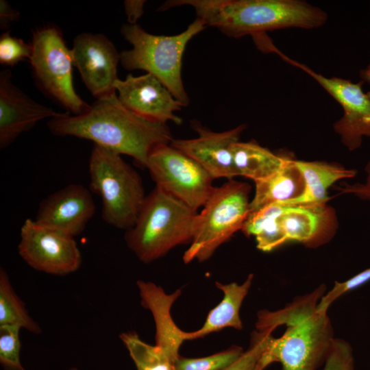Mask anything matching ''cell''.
<instances>
[{"label": "cell", "mask_w": 370, "mask_h": 370, "mask_svg": "<svg viewBox=\"0 0 370 370\" xmlns=\"http://www.w3.org/2000/svg\"><path fill=\"white\" fill-rule=\"evenodd\" d=\"M50 132L58 136H75L95 145L127 155L146 167L151 151L158 145L173 139L166 124L147 120L128 110L117 95L97 99L81 115L69 113L51 119Z\"/></svg>", "instance_id": "obj_1"}, {"label": "cell", "mask_w": 370, "mask_h": 370, "mask_svg": "<svg viewBox=\"0 0 370 370\" xmlns=\"http://www.w3.org/2000/svg\"><path fill=\"white\" fill-rule=\"evenodd\" d=\"M325 292L321 284L281 309L258 313L257 331L286 326L280 337L271 341L267 352L271 363L280 362L282 370H317L323 365L335 338L328 312L317 308Z\"/></svg>", "instance_id": "obj_2"}, {"label": "cell", "mask_w": 370, "mask_h": 370, "mask_svg": "<svg viewBox=\"0 0 370 370\" xmlns=\"http://www.w3.org/2000/svg\"><path fill=\"white\" fill-rule=\"evenodd\" d=\"M184 5L192 6L206 26L233 38L249 35L255 40L275 29H315L328 19L325 11L303 0H174L160 10Z\"/></svg>", "instance_id": "obj_3"}, {"label": "cell", "mask_w": 370, "mask_h": 370, "mask_svg": "<svg viewBox=\"0 0 370 370\" xmlns=\"http://www.w3.org/2000/svg\"><path fill=\"white\" fill-rule=\"evenodd\" d=\"M197 214L156 186L146 196L135 223L127 230V245L140 261L153 262L177 245L190 243Z\"/></svg>", "instance_id": "obj_4"}, {"label": "cell", "mask_w": 370, "mask_h": 370, "mask_svg": "<svg viewBox=\"0 0 370 370\" xmlns=\"http://www.w3.org/2000/svg\"><path fill=\"white\" fill-rule=\"evenodd\" d=\"M206 27L197 18L182 32L165 36L149 34L137 24H124L121 33L132 48L120 53V62L126 70H143L155 76L186 107L190 99L182 78L183 56L188 42Z\"/></svg>", "instance_id": "obj_5"}, {"label": "cell", "mask_w": 370, "mask_h": 370, "mask_svg": "<svg viewBox=\"0 0 370 370\" xmlns=\"http://www.w3.org/2000/svg\"><path fill=\"white\" fill-rule=\"evenodd\" d=\"M88 171L90 190L101 199L104 221L118 229H130L146 198L138 173L121 155L95 145Z\"/></svg>", "instance_id": "obj_6"}, {"label": "cell", "mask_w": 370, "mask_h": 370, "mask_svg": "<svg viewBox=\"0 0 370 370\" xmlns=\"http://www.w3.org/2000/svg\"><path fill=\"white\" fill-rule=\"evenodd\" d=\"M250 189L248 184L234 180L214 187L197 214L193 240L183 256L185 263L208 260L221 245L242 230L250 212Z\"/></svg>", "instance_id": "obj_7"}, {"label": "cell", "mask_w": 370, "mask_h": 370, "mask_svg": "<svg viewBox=\"0 0 370 370\" xmlns=\"http://www.w3.org/2000/svg\"><path fill=\"white\" fill-rule=\"evenodd\" d=\"M29 62L36 85L46 96L74 116L87 112L90 106L75 92L73 83L71 50L61 30L53 25L36 28L30 42Z\"/></svg>", "instance_id": "obj_8"}, {"label": "cell", "mask_w": 370, "mask_h": 370, "mask_svg": "<svg viewBox=\"0 0 370 370\" xmlns=\"http://www.w3.org/2000/svg\"><path fill=\"white\" fill-rule=\"evenodd\" d=\"M146 167L156 187L195 210L205 205L214 188L210 174L170 144L156 147L149 155Z\"/></svg>", "instance_id": "obj_9"}, {"label": "cell", "mask_w": 370, "mask_h": 370, "mask_svg": "<svg viewBox=\"0 0 370 370\" xmlns=\"http://www.w3.org/2000/svg\"><path fill=\"white\" fill-rule=\"evenodd\" d=\"M273 53L312 77L342 107L343 114L333 125L343 145L350 151L359 149L364 137H370V92H365L362 81L354 83L338 77H325L288 57L277 47Z\"/></svg>", "instance_id": "obj_10"}, {"label": "cell", "mask_w": 370, "mask_h": 370, "mask_svg": "<svg viewBox=\"0 0 370 370\" xmlns=\"http://www.w3.org/2000/svg\"><path fill=\"white\" fill-rule=\"evenodd\" d=\"M18 250L29 267L48 274L68 275L82 264V254L73 236L30 219L21 227Z\"/></svg>", "instance_id": "obj_11"}, {"label": "cell", "mask_w": 370, "mask_h": 370, "mask_svg": "<svg viewBox=\"0 0 370 370\" xmlns=\"http://www.w3.org/2000/svg\"><path fill=\"white\" fill-rule=\"evenodd\" d=\"M71 50L73 65L96 99L108 98L116 94L114 84L119 79L117 66L120 53L106 36L80 34L73 40Z\"/></svg>", "instance_id": "obj_12"}, {"label": "cell", "mask_w": 370, "mask_h": 370, "mask_svg": "<svg viewBox=\"0 0 370 370\" xmlns=\"http://www.w3.org/2000/svg\"><path fill=\"white\" fill-rule=\"evenodd\" d=\"M114 87L121 103L134 114L156 123H182V119L175 113L183 106L153 75L129 74L123 80L118 79Z\"/></svg>", "instance_id": "obj_13"}, {"label": "cell", "mask_w": 370, "mask_h": 370, "mask_svg": "<svg viewBox=\"0 0 370 370\" xmlns=\"http://www.w3.org/2000/svg\"><path fill=\"white\" fill-rule=\"evenodd\" d=\"M198 136L190 139H173L170 145L200 164L214 180L225 177L229 180L238 175L234 166L232 147L239 141L245 124L222 132H215L192 122Z\"/></svg>", "instance_id": "obj_14"}, {"label": "cell", "mask_w": 370, "mask_h": 370, "mask_svg": "<svg viewBox=\"0 0 370 370\" xmlns=\"http://www.w3.org/2000/svg\"><path fill=\"white\" fill-rule=\"evenodd\" d=\"M95 209L90 190L83 185L71 184L40 202L35 221L74 237L84 232Z\"/></svg>", "instance_id": "obj_15"}, {"label": "cell", "mask_w": 370, "mask_h": 370, "mask_svg": "<svg viewBox=\"0 0 370 370\" xmlns=\"http://www.w3.org/2000/svg\"><path fill=\"white\" fill-rule=\"evenodd\" d=\"M23 92L12 82L8 69L0 73V148L9 147L22 133L38 121L63 116Z\"/></svg>", "instance_id": "obj_16"}, {"label": "cell", "mask_w": 370, "mask_h": 370, "mask_svg": "<svg viewBox=\"0 0 370 370\" xmlns=\"http://www.w3.org/2000/svg\"><path fill=\"white\" fill-rule=\"evenodd\" d=\"M137 286L143 306L151 312L155 321L156 345L175 362L181 345L188 340V332L180 330L171 315V306L181 291L178 289L166 294L160 286L143 280H138Z\"/></svg>", "instance_id": "obj_17"}, {"label": "cell", "mask_w": 370, "mask_h": 370, "mask_svg": "<svg viewBox=\"0 0 370 370\" xmlns=\"http://www.w3.org/2000/svg\"><path fill=\"white\" fill-rule=\"evenodd\" d=\"M281 224L287 241L318 246L333 234L334 215L327 205H284Z\"/></svg>", "instance_id": "obj_18"}, {"label": "cell", "mask_w": 370, "mask_h": 370, "mask_svg": "<svg viewBox=\"0 0 370 370\" xmlns=\"http://www.w3.org/2000/svg\"><path fill=\"white\" fill-rule=\"evenodd\" d=\"M304 183L302 193L283 205L327 204L328 188L340 180L354 177L357 171L342 165L323 161L294 160Z\"/></svg>", "instance_id": "obj_19"}, {"label": "cell", "mask_w": 370, "mask_h": 370, "mask_svg": "<svg viewBox=\"0 0 370 370\" xmlns=\"http://www.w3.org/2000/svg\"><path fill=\"white\" fill-rule=\"evenodd\" d=\"M253 278L254 275L249 274L241 284L217 282L216 286L223 293V298L209 312L200 329L188 332V340L201 338L228 327L241 330L243 323L240 317V309L251 286Z\"/></svg>", "instance_id": "obj_20"}, {"label": "cell", "mask_w": 370, "mask_h": 370, "mask_svg": "<svg viewBox=\"0 0 370 370\" xmlns=\"http://www.w3.org/2000/svg\"><path fill=\"white\" fill-rule=\"evenodd\" d=\"M294 160L291 157L278 171L254 182L255 193L250 201V212L272 204H284L302 193L304 183Z\"/></svg>", "instance_id": "obj_21"}, {"label": "cell", "mask_w": 370, "mask_h": 370, "mask_svg": "<svg viewBox=\"0 0 370 370\" xmlns=\"http://www.w3.org/2000/svg\"><path fill=\"white\" fill-rule=\"evenodd\" d=\"M234 166L238 175L254 182L265 179L281 169L290 156L275 154L255 140L234 143L232 147Z\"/></svg>", "instance_id": "obj_22"}, {"label": "cell", "mask_w": 370, "mask_h": 370, "mask_svg": "<svg viewBox=\"0 0 370 370\" xmlns=\"http://www.w3.org/2000/svg\"><path fill=\"white\" fill-rule=\"evenodd\" d=\"M284 210L283 204L275 203L249 212L242 232L255 237L258 249L265 252L273 250L288 241L281 224Z\"/></svg>", "instance_id": "obj_23"}, {"label": "cell", "mask_w": 370, "mask_h": 370, "mask_svg": "<svg viewBox=\"0 0 370 370\" xmlns=\"http://www.w3.org/2000/svg\"><path fill=\"white\" fill-rule=\"evenodd\" d=\"M17 325L38 334L42 330L31 317L25 304L14 290L8 275L0 269V325Z\"/></svg>", "instance_id": "obj_24"}, {"label": "cell", "mask_w": 370, "mask_h": 370, "mask_svg": "<svg viewBox=\"0 0 370 370\" xmlns=\"http://www.w3.org/2000/svg\"><path fill=\"white\" fill-rule=\"evenodd\" d=\"M120 339L137 370H176L175 362L161 348L145 343L136 332L122 333Z\"/></svg>", "instance_id": "obj_25"}, {"label": "cell", "mask_w": 370, "mask_h": 370, "mask_svg": "<svg viewBox=\"0 0 370 370\" xmlns=\"http://www.w3.org/2000/svg\"><path fill=\"white\" fill-rule=\"evenodd\" d=\"M272 330L256 331L249 347L230 367L223 370H264L271 363L267 351L273 338Z\"/></svg>", "instance_id": "obj_26"}, {"label": "cell", "mask_w": 370, "mask_h": 370, "mask_svg": "<svg viewBox=\"0 0 370 370\" xmlns=\"http://www.w3.org/2000/svg\"><path fill=\"white\" fill-rule=\"evenodd\" d=\"M244 351L233 346L226 350L202 358H188L179 356L175 361L176 370H223L235 362Z\"/></svg>", "instance_id": "obj_27"}, {"label": "cell", "mask_w": 370, "mask_h": 370, "mask_svg": "<svg viewBox=\"0 0 370 370\" xmlns=\"http://www.w3.org/2000/svg\"><path fill=\"white\" fill-rule=\"evenodd\" d=\"M21 329L17 325H0V363L6 370H26L20 359Z\"/></svg>", "instance_id": "obj_28"}, {"label": "cell", "mask_w": 370, "mask_h": 370, "mask_svg": "<svg viewBox=\"0 0 370 370\" xmlns=\"http://www.w3.org/2000/svg\"><path fill=\"white\" fill-rule=\"evenodd\" d=\"M32 54L30 43L13 36L9 31L4 32L0 37V63L13 66L19 62L29 59Z\"/></svg>", "instance_id": "obj_29"}, {"label": "cell", "mask_w": 370, "mask_h": 370, "mask_svg": "<svg viewBox=\"0 0 370 370\" xmlns=\"http://www.w3.org/2000/svg\"><path fill=\"white\" fill-rule=\"evenodd\" d=\"M322 370H354L352 346L341 338H334Z\"/></svg>", "instance_id": "obj_30"}, {"label": "cell", "mask_w": 370, "mask_h": 370, "mask_svg": "<svg viewBox=\"0 0 370 370\" xmlns=\"http://www.w3.org/2000/svg\"><path fill=\"white\" fill-rule=\"evenodd\" d=\"M370 281V267L341 282H335L332 289L325 293L319 301V311L328 312V308L339 297Z\"/></svg>", "instance_id": "obj_31"}, {"label": "cell", "mask_w": 370, "mask_h": 370, "mask_svg": "<svg viewBox=\"0 0 370 370\" xmlns=\"http://www.w3.org/2000/svg\"><path fill=\"white\" fill-rule=\"evenodd\" d=\"M19 16V12L12 8L8 1H0V27L2 30L9 31L10 24L17 21Z\"/></svg>", "instance_id": "obj_32"}, {"label": "cell", "mask_w": 370, "mask_h": 370, "mask_svg": "<svg viewBox=\"0 0 370 370\" xmlns=\"http://www.w3.org/2000/svg\"><path fill=\"white\" fill-rule=\"evenodd\" d=\"M145 1H125L124 5L125 13L128 18L129 23L136 24V21L143 14V5Z\"/></svg>", "instance_id": "obj_33"}, {"label": "cell", "mask_w": 370, "mask_h": 370, "mask_svg": "<svg viewBox=\"0 0 370 370\" xmlns=\"http://www.w3.org/2000/svg\"><path fill=\"white\" fill-rule=\"evenodd\" d=\"M338 190L341 193L352 194L360 199L370 201V188H363L359 183L344 185L338 188Z\"/></svg>", "instance_id": "obj_34"}, {"label": "cell", "mask_w": 370, "mask_h": 370, "mask_svg": "<svg viewBox=\"0 0 370 370\" xmlns=\"http://www.w3.org/2000/svg\"><path fill=\"white\" fill-rule=\"evenodd\" d=\"M359 76L360 81L370 84V63L366 67L360 70Z\"/></svg>", "instance_id": "obj_35"}, {"label": "cell", "mask_w": 370, "mask_h": 370, "mask_svg": "<svg viewBox=\"0 0 370 370\" xmlns=\"http://www.w3.org/2000/svg\"><path fill=\"white\" fill-rule=\"evenodd\" d=\"M365 171L366 173L365 182L359 184L363 188H370V161L365 165Z\"/></svg>", "instance_id": "obj_36"}, {"label": "cell", "mask_w": 370, "mask_h": 370, "mask_svg": "<svg viewBox=\"0 0 370 370\" xmlns=\"http://www.w3.org/2000/svg\"><path fill=\"white\" fill-rule=\"evenodd\" d=\"M69 370H78L76 367H71Z\"/></svg>", "instance_id": "obj_37"}]
</instances>
